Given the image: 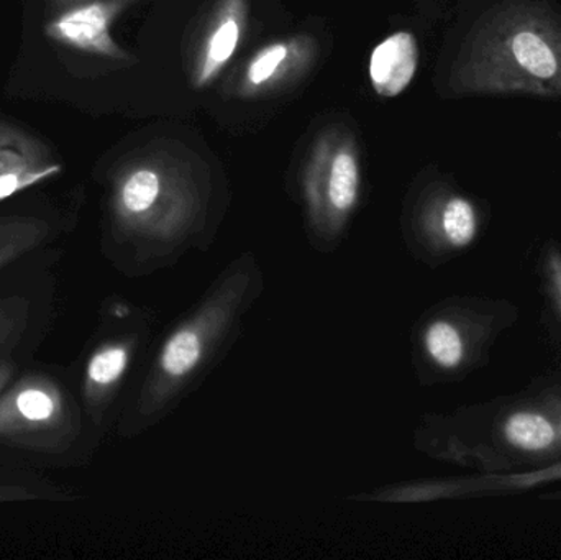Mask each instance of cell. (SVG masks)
I'll list each match as a JSON object with an SVG mask.
<instances>
[{"label":"cell","mask_w":561,"mask_h":560,"mask_svg":"<svg viewBox=\"0 0 561 560\" xmlns=\"http://www.w3.org/2000/svg\"><path fill=\"white\" fill-rule=\"evenodd\" d=\"M134 0H82L62 7L45 26L53 42L89 55L128 61L130 55L115 42L111 30L115 20Z\"/></svg>","instance_id":"cell-5"},{"label":"cell","mask_w":561,"mask_h":560,"mask_svg":"<svg viewBox=\"0 0 561 560\" xmlns=\"http://www.w3.org/2000/svg\"><path fill=\"white\" fill-rule=\"evenodd\" d=\"M127 365V354L122 348H108L92 358L89 375L101 385L112 384L121 377Z\"/></svg>","instance_id":"cell-12"},{"label":"cell","mask_w":561,"mask_h":560,"mask_svg":"<svg viewBox=\"0 0 561 560\" xmlns=\"http://www.w3.org/2000/svg\"><path fill=\"white\" fill-rule=\"evenodd\" d=\"M48 153V148L32 135L0 122V199L22 184L35 183L58 171V167L43 164Z\"/></svg>","instance_id":"cell-6"},{"label":"cell","mask_w":561,"mask_h":560,"mask_svg":"<svg viewBox=\"0 0 561 560\" xmlns=\"http://www.w3.org/2000/svg\"><path fill=\"white\" fill-rule=\"evenodd\" d=\"M82 2V0H49L48 5L53 9H62V7L71 5V3Z\"/></svg>","instance_id":"cell-14"},{"label":"cell","mask_w":561,"mask_h":560,"mask_svg":"<svg viewBox=\"0 0 561 560\" xmlns=\"http://www.w3.org/2000/svg\"><path fill=\"white\" fill-rule=\"evenodd\" d=\"M362 181L359 148L345 125L323 128L307 158L304 186L316 209L345 216L355 207Z\"/></svg>","instance_id":"cell-2"},{"label":"cell","mask_w":561,"mask_h":560,"mask_svg":"<svg viewBox=\"0 0 561 560\" xmlns=\"http://www.w3.org/2000/svg\"><path fill=\"white\" fill-rule=\"evenodd\" d=\"M319 58V39L309 33L287 36L262 46L233 72L227 98L265 99L302 81Z\"/></svg>","instance_id":"cell-3"},{"label":"cell","mask_w":561,"mask_h":560,"mask_svg":"<svg viewBox=\"0 0 561 560\" xmlns=\"http://www.w3.org/2000/svg\"><path fill=\"white\" fill-rule=\"evenodd\" d=\"M506 437L519 449L543 450L556 441V430L540 414L520 413L507 421Z\"/></svg>","instance_id":"cell-9"},{"label":"cell","mask_w":561,"mask_h":560,"mask_svg":"<svg viewBox=\"0 0 561 560\" xmlns=\"http://www.w3.org/2000/svg\"><path fill=\"white\" fill-rule=\"evenodd\" d=\"M249 0H216L193 43L190 82L194 89L213 85L226 71L249 28Z\"/></svg>","instance_id":"cell-4"},{"label":"cell","mask_w":561,"mask_h":560,"mask_svg":"<svg viewBox=\"0 0 561 560\" xmlns=\"http://www.w3.org/2000/svg\"><path fill=\"white\" fill-rule=\"evenodd\" d=\"M201 358L199 338L193 332L181 331L171 339L163 352V368L171 377H183L196 367Z\"/></svg>","instance_id":"cell-10"},{"label":"cell","mask_w":561,"mask_h":560,"mask_svg":"<svg viewBox=\"0 0 561 560\" xmlns=\"http://www.w3.org/2000/svg\"><path fill=\"white\" fill-rule=\"evenodd\" d=\"M428 354L442 367H457L463 357V342L454 325L448 322H435L428 328L427 338Z\"/></svg>","instance_id":"cell-11"},{"label":"cell","mask_w":561,"mask_h":560,"mask_svg":"<svg viewBox=\"0 0 561 560\" xmlns=\"http://www.w3.org/2000/svg\"><path fill=\"white\" fill-rule=\"evenodd\" d=\"M417 38L411 32H396L382 39L369 56V81L379 98H398L414 81L419 68Z\"/></svg>","instance_id":"cell-7"},{"label":"cell","mask_w":561,"mask_h":560,"mask_svg":"<svg viewBox=\"0 0 561 560\" xmlns=\"http://www.w3.org/2000/svg\"><path fill=\"white\" fill-rule=\"evenodd\" d=\"M438 222L451 245H468L477 236V210L465 197L448 196L447 199L442 201Z\"/></svg>","instance_id":"cell-8"},{"label":"cell","mask_w":561,"mask_h":560,"mask_svg":"<svg viewBox=\"0 0 561 560\" xmlns=\"http://www.w3.org/2000/svg\"><path fill=\"white\" fill-rule=\"evenodd\" d=\"M455 95L561 99V15L543 0L488 7L458 49L448 76Z\"/></svg>","instance_id":"cell-1"},{"label":"cell","mask_w":561,"mask_h":560,"mask_svg":"<svg viewBox=\"0 0 561 560\" xmlns=\"http://www.w3.org/2000/svg\"><path fill=\"white\" fill-rule=\"evenodd\" d=\"M19 408L28 420H46L53 413V403L42 391L30 390L20 395Z\"/></svg>","instance_id":"cell-13"}]
</instances>
